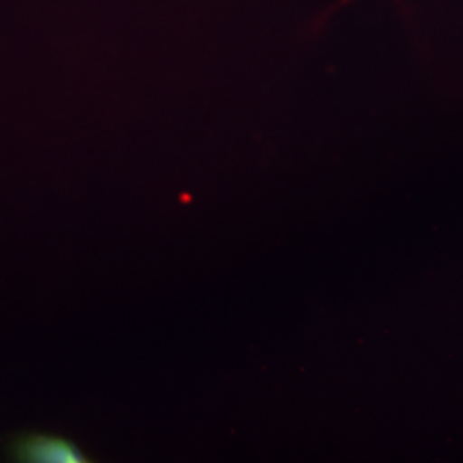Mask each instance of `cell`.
Instances as JSON below:
<instances>
[{
	"label": "cell",
	"instance_id": "1",
	"mask_svg": "<svg viewBox=\"0 0 463 463\" xmlns=\"http://www.w3.org/2000/svg\"><path fill=\"white\" fill-rule=\"evenodd\" d=\"M7 457L21 463H86L81 448L72 439L47 432H21L7 445Z\"/></svg>",
	"mask_w": 463,
	"mask_h": 463
}]
</instances>
